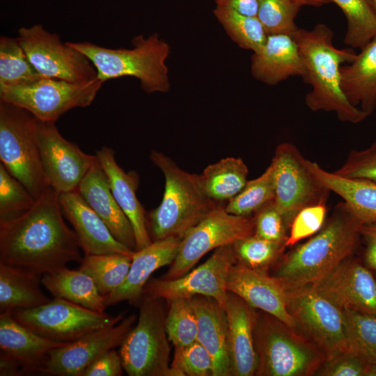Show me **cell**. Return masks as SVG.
Wrapping results in <instances>:
<instances>
[{
  "mask_svg": "<svg viewBox=\"0 0 376 376\" xmlns=\"http://www.w3.org/2000/svg\"><path fill=\"white\" fill-rule=\"evenodd\" d=\"M59 194L48 187L23 214L0 221V263L44 275L82 258L63 219Z\"/></svg>",
  "mask_w": 376,
  "mask_h": 376,
  "instance_id": "6da1fadb",
  "label": "cell"
},
{
  "mask_svg": "<svg viewBox=\"0 0 376 376\" xmlns=\"http://www.w3.org/2000/svg\"><path fill=\"white\" fill-rule=\"evenodd\" d=\"M294 38L304 68L303 79L311 86L305 97L307 107L313 111L334 112L343 122L364 120L368 116L347 100L340 84V67L357 55L353 49L337 48L332 30L324 24L309 30L299 28Z\"/></svg>",
  "mask_w": 376,
  "mask_h": 376,
  "instance_id": "7a4b0ae2",
  "label": "cell"
},
{
  "mask_svg": "<svg viewBox=\"0 0 376 376\" xmlns=\"http://www.w3.org/2000/svg\"><path fill=\"white\" fill-rule=\"evenodd\" d=\"M361 226L344 202L338 203L316 235L280 258L273 276L286 288L315 282L352 257Z\"/></svg>",
  "mask_w": 376,
  "mask_h": 376,
  "instance_id": "3957f363",
  "label": "cell"
},
{
  "mask_svg": "<svg viewBox=\"0 0 376 376\" xmlns=\"http://www.w3.org/2000/svg\"><path fill=\"white\" fill-rule=\"evenodd\" d=\"M151 162L162 172L164 191L160 204L146 215L152 241L169 237L182 238L219 205L204 193L198 175L180 169L165 154L152 150Z\"/></svg>",
  "mask_w": 376,
  "mask_h": 376,
  "instance_id": "277c9868",
  "label": "cell"
},
{
  "mask_svg": "<svg viewBox=\"0 0 376 376\" xmlns=\"http://www.w3.org/2000/svg\"><path fill=\"white\" fill-rule=\"evenodd\" d=\"M86 56L103 83L109 79L134 77L147 93H166L170 88L166 61L170 46L155 33L148 38L140 35L132 40V49H111L89 42H67Z\"/></svg>",
  "mask_w": 376,
  "mask_h": 376,
  "instance_id": "5b68a950",
  "label": "cell"
},
{
  "mask_svg": "<svg viewBox=\"0 0 376 376\" xmlns=\"http://www.w3.org/2000/svg\"><path fill=\"white\" fill-rule=\"evenodd\" d=\"M258 376H311L327 359L312 342L277 318L257 310L253 328Z\"/></svg>",
  "mask_w": 376,
  "mask_h": 376,
  "instance_id": "8992f818",
  "label": "cell"
},
{
  "mask_svg": "<svg viewBox=\"0 0 376 376\" xmlns=\"http://www.w3.org/2000/svg\"><path fill=\"white\" fill-rule=\"evenodd\" d=\"M38 123L26 109L0 101L1 162L35 199L49 187L38 147Z\"/></svg>",
  "mask_w": 376,
  "mask_h": 376,
  "instance_id": "52a82bcc",
  "label": "cell"
},
{
  "mask_svg": "<svg viewBox=\"0 0 376 376\" xmlns=\"http://www.w3.org/2000/svg\"><path fill=\"white\" fill-rule=\"evenodd\" d=\"M161 300L143 295L137 324L120 345L123 367L130 376H175L169 366L170 341Z\"/></svg>",
  "mask_w": 376,
  "mask_h": 376,
  "instance_id": "ba28073f",
  "label": "cell"
},
{
  "mask_svg": "<svg viewBox=\"0 0 376 376\" xmlns=\"http://www.w3.org/2000/svg\"><path fill=\"white\" fill-rule=\"evenodd\" d=\"M287 307L297 331L317 346L327 359L347 350L343 309L311 284L287 288Z\"/></svg>",
  "mask_w": 376,
  "mask_h": 376,
  "instance_id": "9c48e42d",
  "label": "cell"
},
{
  "mask_svg": "<svg viewBox=\"0 0 376 376\" xmlns=\"http://www.w3.org/2000/svg\"><path fill=\"white\" fill-rule=\"evenodd\" d=\"M12 313L36 334L61 343L72 342L95 330L116 325L124 318V313L112 316L59 297L38 307L14 310Z\"/></svg>",
  "mask_w": 376,
  "mask_h": 376,
  "instance_id": "30bf717a",
  "label": "cell"
},
{
  "mask_svg": "<svg viewBox=\"0 0 376 376\" xmlns=\"http://www.w3.org/2000/svg\"><path fill=\"white\" fill-rule=\"evenodd\" d=\"M271 164L274 167V204L288 228L304 208L325 205L330 190L313 174L305 159L290 143L279 144Z\"/></svg>",
  "mask_w": 376,
  "mask_h": 376,
  "instance_id": "8fae6325",
  "label": "cell"
},
{
  "mask_svg": "<svg viewBox=\"0 0 376 376\" xmlns=\"http://www.w3.org/2000/svg\"><path fill=\"white\" fill-rule=\"evenodd\" d=\"M102 84L98 78L88 84H78L42 77L27 84L0 86V101L24 108L39 120L56 122L73 108L89 106Z\"/></svg>",
  "mask_w": 376,
  "mask_h": 376,
  "instance_id": "7c38bea8",
  "label": "cell"
},
{
  "mask_svg": "<svg viewBox=\"0 0 376 376\" xmlns=\"http://www.w3.org/2000/svg\"><path fill=\"white\" fill-rule=\"evenodd\" d=\"M225 205L213 209L184 235L178 255L162 279L179 278L208 252L254 234L253 216L232 214Z\"/></svg>",
  "mask_w": 376,
  "mask_h": 376,
  "instance_id": "4fadbf2b",
  "label": "cell"
},
{
  "mask_svg": "<svg viewBox=\"0 0 376 376\" xmlns=\"http://www.w3.org/2000/svg\"><path fill=\"white\" fill-rule=\"evenodd\" d=\"M18 40L29 60L42 77L85 84L97 79V70L83 53L63 43L58 35L40 24L18 30Z\"/></svg>",
  "mask_w": 376,
  "mask_h": 376,
  "instance_id": "5bb4252c",
  "label": "cell"
},
{
  "mask_svg": "<svg viewBox=\"0 0 376 376\" xmlns=\"http://www.w3.org/2000/svg\"><path fill=\"white\" fill-rule=\"evenodd\" d=\"M235 261L233 244L221 246L205 263L179 278L149 279L143 295L166 301L203 295L216 299L224 307L228 274Z\"/></svg>",
  "mask_w": 376,
  "mask_h": 376,
  "instance_id": "9a60e30c",
  "label": "cell"
},
{
  "mask_svg": "<svg viewBox=\"0 0 376 376\" xmlns=\"http://www.w3.org/2000/svg\"><path fill=\"white\" fill-rule=\"evenodd\" d=\"M38 141L43 171L49 187L58 194L77 191L79 183L97 160L65 139L55 122L39 120Z\"/></svg>",
  "mask_w": 376,
  "mask_h": 376,
  "instance_id": "2e32d148",
  "label": "cell"
},
{
  "mask_svg": "<svg viewBox=\"0 0 376 376\" xmlns=\"http://www.w3.org/2000/svg\"><path fill=\"white\" fill-rule=\"evenodd\" d=\"M136 320V315H131L116 325L95 330L53 349L39 374L83 376L85 370L99 357L120 346Z\"/></svg>",
  "mask_w": 376,
  "mask_h": 376,
  "instance_id": "e0dca14e",
  "label": "cell"
},
{
  "mask_svg": "<svg viewBox=\"0 0 376 376\" xmlns=\"http://www.w3.org/2000/svg\"><path fill=\"white\" fill-rule=\"evenodd\" d=\"M68 343L47 339L18 322L12 311L0 313V375L39 374L53 349Z\"/></svg>",
  "mask_w": 376,
  "mask_h": 376,
  "instance_id": "ac0fdd59",
  "label": "cell"
},
{
  "mask_svg": "<svg viewBox=\"0 0 376 376\" xmlns=\"http://www.w3.org/2000/svg\"><path fill=\"white\" fill-rule=\"evenodd\" d=\"M311 285L343 310L376 315V278L358 259L345 260Z\"/></svg>",
  "mask_w": 376,
  "mask_h": 376,
  "instance_id": "d6986e66",
  "label": "cell"
},
{
  "mask_svg": "<svg viewBox=\"0 0 376 376\" xmlns=\"http://www.w3.org/2000/svg\"><path fill=\"white\" fill-rule=\"evenodd\" d=\"M226 288L251 307L277 318L297 330L287 307V288L267 271L251 269L236 260L230 268Z\"/></svg>",
  "mask_w": 376,
  "mask_h": 376,
  "instance_id": "ffe728a7",
  "label": "cell"
},
{
  "mask_svg": "<svg viewBox=\"0 0 376 376\" xmlns=\"http://www.w3.org/2000/svg\"><path fill=\"white\" fill-rule=\"evenodd\" d=\"M64 217L70 221L84 255L120 253L132 256L134 251L118 241L87 204L78 191L59 194Z\"/></svg>",
  "mask_w": 376,
  "mask_h": 376,
  "instance_id": "44dd1931",
  "label": "cell"
},
{
  "mask_svg": "<svg viewBox=\"0 0 376 376\" xmlns=\"http://www.w3.org/2000/svg\"><path fill=\"white\" fill-rule=\"evenodd\" d=\"M181 238L169 237L152 241L147 246L134 251L129 272L123 283L106 296V307L127 301L139 306L143 288L151 274L170 265L178 255Z\"/></svg>",
  "mask_w": 376,
  "mask_h": 376,
  "instance_id": "7402d4cb",
  "label": "cell"
},
{
  "mask_svg": "<svg viewBox=\"0 0 376 376\" xmlns=\"http://www.w3.org/2000/svg\"><path fill=\"white\" fill-rule=\"evenodd\" d=\"M224 308L228 321L231 375H255L258 361L253 328L257 310L228 291Z\"/></svg>",
  "mask_w": 376,
  "mask_h": 376,
  "instance_id": "603a6c76",
  "label": "cell"
},
{
  "mask_svg": "<svg viewBox=\"0 0 376 376\" xmlns=\"http://www.w3.org/2000/svg\"><path fill=\"white\" fill-rule=\"evenodd\" d=\"M77 191L106 224L115 238L136 251V244L132 224L116 201L98 159L82 179Z\"/></svg>",
  "mask_w": 376,
  "mask_h": 376,
  "instance_id": "cb8c5ba5",
  "label": "cell"
},
{
  "mask_svg": "<svg viewBox=\"0 0 376 376\" xmlns=\"http://www.w3.org/2000/svg\"><path fill=\"white\" fill-rule=\"evenodd\" d=\"M104 169L111 192L118 204L130 220L134 230L136 251L152 243L147 224L145 210L139 202L136 191L139 178L134 171L125 172L116 162L115 152L104 146L95 154Z\"/></svg>",
  "mask_w": 376,
  "mask_h": 376,
  "instance_id": "d4e9b609",
  "label": "cell"
},
{
  "mask_svg": "<svg viewBox=\"0 0 376 376\" xmlns=\"http://www.w3.org/2000/svg\"><path fill=\"white\" fill-rule=\"evenodd\" d=\"M198 322V341L213 360L212 376H231L228 328L225 308L216 299L203 295L190 298Z\"/></svg>",
  "mask_w": 376,
  "mask_h": 376,
  "instance_id": "484cf974",
  "label": "cell"
},
{
  "mask_svg": "<svg viewBox=\"0 0 376 376\" xmlns=\"http://www.w3.org/2000/svg\"><path fill=\"white\" fill-rule=\"evenodd\" d=\"M251 71L257 80L276 85L292 77L303 78L304 68L293 36L269 35L260 50L253 53Z\"/></svg>",
  "mask_w": 376,
  "mask_h": 376,
  "instance_id": "4316f807",
  "label": "cell"
},
{
  "mask_svg": "<svg viewBox=\"0 0 376 376\" xmlns=\"http://www.w3.org/2000/svg\"><path fill=\"white\" fill-rule=\"evenodd\" d=\"M340 84L347 100L368 116L376 109V37L340 69Z\"/></svg>",
  "mask_w": 376,
  "mask_h": 376,
  "instance_id": "83f0119b",
  "label": "cell"
},
{
  "mask_svg": "<svg viewBox=\"0 0 376 376\" xmlns=\"http://www.w3.org/2000/svg\"><path fill=\"white\" fill-rule=\"evenodd\" d=\"M307 165L322 184L343 198L362 225L376 221V182L342 177L308 159Z\"/></svg>",
  "mask_w": 376,
  "mask_h": 376,
  "instance_id": "f1b7e54d",
  "label": "cell"
},
{
  "mask_svg": "<svg viewBox=\"0 0 376 376\" xmlns=\"http://www.w3.org/2000/svg\"><path fill=\"white\" fill-rule=\"evenodd\" d=\"M42 276L0 263V312L32 308L49 302L40 286Z\"/></svg>",
  "mask_w": 376,
  "mask_h": 376,
  "instance_id": "f546056e",
  "label": "cell"
},
{
  "mask_svg": "<svg viewBox=\"0 0 376 376\" xmlns=\"http://www.w3.org/2000/svg\"><path fill=\"white\" fill-rule=\"evenodd\" d=\"M41 283L54 297L104 313L106 296L98 291L93 280L84 272L66 267L42 275Z\"/></svg>",
  "mask_w": 376,
  "mask_h": 376,
  "instance_id": "4dcf8cb0",
  "label": "cell"
},
{
  "mask_svg": "<svg viewBox=\"0 0 376 376\" xmlns=\"http://www.w3.org/2000/svg\"><path fill=\"white\" fill-rule=\"evenodd\" d=\"M249 170L240 157H226L208 165L198 175L206 196L218 204L226 205L247 182Z\"/></svg>",
  "mask_w": 376,
  "mask_h": 376,
  "instance_id": "1f68e13d",
  "label": "cell"
},
{
  "mask_svg": "<svg viewBox=\"0 0 376 376\" xmlns=\"http://www.w3.org/2000/svg\"><path fill=\"white\" fill-rule=\"evenodd\" d=\"M132 258L120 253L84 255L78 269L93 280L102 295L107 296L125 281Z\"/></svg>",
  "mask_w": 376,
  "mask_h": 376,
  "instance_id": "d6a6232c",
  "label": "cell"
},
{
  "mask_svg": "<svg viewBox=\"0 0 376 376\" xmlns=\"http://www.w3.org/2000/svg\"><path fill=\"white\" fill-rule=\"evenodd\" d=\"M343 11L347 20L344 43L362 49L376 37V6L373 0H329Z\"/></svg>",
  "mask_w": 376,
  "mask_h": 376,
  "instance_id": "836d02e7",
  "label": "cell"
},
{
  "mask_svg": "<svg viewBox=\"0 0 376 376\" xmlns=\"http://www.w3.org/2000/svg\"><path fill=\"white\" fill-rule=\"evenodd\" d=\"M29 60L18 38H0V86H16L40 79Z\"/></svg>",
  "mask_w": 376,
  "mask_h": 376,
  "instance_id": "e575fe53",
  "label": "cell"
},
{
  "mask_svg": "<svg viewBox=\"0 0 376 376\" xmlns=\"http://www.w3.org/2000/svg\"><path fill=\"white\" fill-rule=\"evenodd\" d=\"M213 13L230 39L240 47L256 53L265 44L268 36L257 17L243 15L218 6Z\"/></svg>",
  "mask_w": 376,
  "mask_h": 376,
  "instance_id": "d590c367",
  "label": "cell"
},
{
  "mask_svg": "<svg viewBox=\"0 0 376 376\" xmlns=\"http://www.w3.org/2000/svg\"><path fill=\"white\" fill-rule=\"evenodd\" d=\"M275 198L274 167L272 164L258 178L247 181L243 189L225 205L232 214L253 216Z\"/></svg>",
  "mask_w": 376,
  "mask_h": 376,
  "instance_id": "8d00e7d4",
  "label": "cell"
},
{
  "mask_svg": "<svg viewBox=\"0 0 376 376\" xmlns=\"http://www.w3.org/2000/svg\"><path fill=\"white\" fill-rule=\"evenodd\" d=\"M347 350L368 366H376V315L343 310Z\"/></svg>",
  "mask_w": 376,
  "mask_h": 376,
  "instance_id": "74e56055",
  "label": "cell"
},
{
  "mask_svg": "<svg viewBox=\"0 0 376 376\" xmlns=\"http://www.w3.org/2000/svg\"><path fill=\"white\" fill-rule=\"evenodd\" d=\"M169 304L165 326L174 347L185 346L197 341L198 322L194 308L188 298H175Z\"/></svg>",
  "mask_w": 376,
  "mask_h": 376,
  "instance_id": "f35d334b",
  "label": "cell"
},
{
  "mask_svg": "<svg viewBox=\"0 0 376 376\" xmlns=\"http://www.w3.org/2000/svg\"><path fill=\"white\" fill-rule=\"evenodd\" d=\"M285 243L267 240L254 234L233 244L236 260L254 269L267 271L281 257Z\"/></svg>",
  "mask_w": 376,
  "mask_h": 376,
  "instance_id": "ab89813d",
  "label": "cell"
},
{
  "mask_svg": "<svg viewBox=\"0 0 376 376\" xmlns=\"http://www.w3.org/2000/svg\"><path fill=\"white\" fill-rule=\"evenodd\" d=\"M302 6L293 0H260L257 17L267 36H293L299 29L295 24Z\"/></svg>",
  "mask_w": 376,
  "mask_h": 376,
  "instance_id": "60d3db41",
  "label": "cell"
},
{
  "mask_svg": "<svg viewBox=\"0 0 376 376\" xmlns=\"http://www.w3.org/2000/svg\"><path fill=\"white\" fill-rule=\"evenodd\" d=\"M36 199L5 166L0 164V221L16 217L34 204Z\"/></svg>",
  "mask_w": 376,
  "mask_h": 376,
  "instance_id": "b9f144b4",
  "label": "cell"
},
{
  "mask_svg": "<svg viewBox=\"0 0 376 376\" xmlns=\"http://www.w3.org/2000/svg\"><path fill=\"white\" fill-rule=\"evenodd\" d=\"M171 368L175 376H212L213 360L207 350L196 341L175 347Z\"/></svg>",
  "mask_w": 376,
  "mask_h": 376,
  "instance_id": "7bdbcfd3",
  "label": "cell"
},
{
  "mask_svg": "<svg viewBox=\"0 0 376 376\" xmlns=\"http://www.w3.org/2000/svg\"><path fill=\"white\" fill-rule=\"evenodd\" d=\"M334 173L342 177L376 182V141L366 148L350 151L345 162Z\"/></svg>",
  "mask_w": 376,
  "mask_h": 376,
  "instance_id": "ee69618b",
  "label": "cell"
},
{
  "mask_svg": "<svg viewBox=\"0 0 376 376\" xmlns=\"http://www.w3.org/2000/svg\"><path fill=\"white\" fill-rule=\"evenodd\" d=\"M325 205H315L302 209L295 217L285 242V246H292L300 240L318 233L325 221Z\"/></svg>",
  "mask_w": 376,
  "mask_h": 376,
  "instance_id": "f6af8a7d",
  "label": "cell"
},
{
  "mask_svg": "<svg viewBox=\"0 0 376 376\" xmlns=\"http://www.w3.org/2000/svg\"><path fill=\"white\" fill-rule=\"evenodd\" d=\"M253 218L255 235L267 240L285 244L289 229L282 214L275 207L274 201L258 211Z\"/></svg>",
  "mask_w": 376,
  "mask_h": 376,
  "instance_id": "bcb514c9",
  "label": "cell"
},
{
  "mask_svg": "<svg viewBox=\"0 0 376 376\" xmlns=\"http://www.w3.org/2000/svg\"><path fill=\"white\" fill-rule=\"evenodd\" d=\"M367 366L357 356L346 350L326 359L315 375L364 376Z\"/></svg>",
  "mask_w": 376,
  "mask_h": 376,
  "instance_id": "7dc6e473",
  "label": "cell"
},
{
  "mask_svg": "<svg viewBox=\"0 0 376 376\" xmlns=\"http://www.w3.org/2000/svg\"><path fill=\"white\" fill-rule=\"evenodd\" d=\"M123 369L119 352L112 349L99 357L85 370L83 376H120Z\"/></svg>",
  "mask_w": 376,
  "mask_h": 376,
  "instance_id": "c3c4849f",
  "label": "cell"
},
{
  "mask_svg": "<svg viewBox=\"0 0 376 376\" xmlns=\"http://www.w3.org/2000/svg\"><path fill=\"white\" fill-rule=\"evenodd\" d=\"M361 237L365 244L363 263L369 269L376 270V221L361 226Z\"/></svg>",
  "mask_w": 376,
  "mask_h": 376,
  "instance_id": "681fc988",
  "label": "cell"
},
{
  "mask_svg": "<svg viewBox=\"0 0 376 376\" xmlns=\"http://www.w3.org/2000/svg\"><path fill=\"white\" fill-rule=\"evenodd\" d=\"M260 0H216V4L241 15L257 17Z\"/></svg>",
  "mask_w": 376,
  "mask_h": 376,
  "instance_id": "f907efd6",
  "label": "cell"
},
{
  "mask_svg": "<svg viewBox=\"0 0 376 376\" xmlns=\"http://www.w3.org/2000/svg\"><path fill=\"white\" fill-rule=\"evenodd\" d=\"M301 6H310L320 7L331 3L329 0H293Z\"/></svg>",
  "mask_w": 376,
  "mask_h": 376,
  "instance_id": "816d5d0a",
  "label": "cell"
},
{
  "mask_svg": "<svg viewBox=\"0 0 376 376\" xmlns=\"http://www.w3.org/2000/svg\"><path fill=\"white\" fill-rule=\"evenodd\" d=\"M364 376H376V366H368Z\"/></svg>",
  "mask_w": 376,
  "mask_h": 376,
  "instance_id": "f5cc1de1",
  "label": "cell"
},
{
  "mask_svg": "<svg viewBox=\"0 0 376 376\" xmlns=\"http://www.w3.org/2000/svg\"><path fill=\"white\" fill-rule=\"evenodd\" d=\"M375 4V6H376V0H373Z\"/></svg>",
  "mask_w": 376,
  "mask_h": 376,
  "instance_id": "db71d44e",
  "label": "cell"
}]
</instances>
